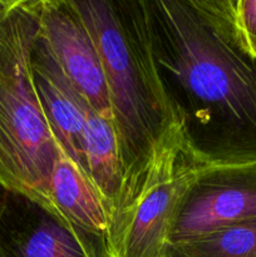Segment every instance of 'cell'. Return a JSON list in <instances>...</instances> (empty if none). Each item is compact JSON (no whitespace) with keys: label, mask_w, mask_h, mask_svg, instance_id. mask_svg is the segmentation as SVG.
Instances as JSON below:
<instances>
[{"label":"cell","mask_w":256,"mask_h":257,"mask_svg":"<svg viewBox=\"0 0 256 257\" xmlns=\"http://www.w3.org/2000/svg\"><path fill=\"white\" fill-rule=\"evenodd\" d=\"M153 49L188 141L208 162H256V60L217 0L148 2ZM163 80V83L168 82Z\"/></svg>","instance_id":"cell-1"},{"label":"cell","mask_w":256,"mask_h":257,"mask_svg":"<svg viewBox=\"0 0 256 257\" xmlns=\"http://www.w3.org/2000/svg\"><path fill=\"white\" fill-rule=\"evenodd\" d=\"M102 62L123 175L181 119L156 62L148 2L69 0Z\"/></svg>","instance_id":"cell-2"},{"label":"cell","mask_w":256,"mask_h":257,"mask_svg":"<svg viewBox=\"0 0 256 257\" xmlns=\"http://www.w3.org/2000/svg\"><path fill=\"white\" fill-rule=\"evenodd\" d=\"M37 32L38 2L0 0V186L59 217L49 197L57 140L38 98L30 63Z\"/></svg>","instance_id":"cell-3"},{"label":"cell","mask_w":256,"mask_h":257,"mask_svg":"<svg viewBox=\"0 0 256 257\" xmlns=\"http://www.w3.org/2000/svg\"><path fill=\"white\" fill-rule=\"evenodd\" d=\"M211 163L192 147L182 119L171 125L123 175L108 216V257H166L181 202Z\"/></svg>","instance_id":"cell-4"},{"label":"cell","mask_w":256,"mask_h":257,"mask_svg":"<svg viewBox=\"0 0 256 257\" xmlns=\"http://www.w3.org/2000/svg\"><path fill=\"white\" fill-rule=\"evenodd\" d=\"M256 218V162L203 168L181 202L171 243Z\"/></svg>","instance_id":"cell-5"},{"label":"cell","mask_w":256,"mask_h":257,"mask_svg":"<svg viewBox=\"0 0 256 257\" xmlns=\"http://www.w3.org/2000/svg\"><path fill=\"white\" fill-rule=\"evenodd\" d=\"M0 257H108L105 241L0 186Z\"/></svg>","instance_id":"cell-6"},{"label":"cell","mask_w":256,"mask_h":257,"mask_svg":"<svg viewBox=\"0 0 256 257\" xmlns=\"http://www.w3.org/2000/svg\"><path fill=\"white\" fill-rule=\"evenodd\" d=\"M38 34L89 107L113 120L99 54L69 0L38 2Z\"/></svg>","instance_id":"cell-7"},{"label":"cell","mask_w":256,"mask_h":257,"mask_svg":"<svg viewBox=\"0 0 256 257\" xmlns=\"http://www.w3.org/2000/svg\"><path fill=\"white\" fill-rule=\"evenodd\" d=\"M30 63L35 90L55 140L83 167L82 133L89 104L63 72L38 32Z\"/></svg>","instance_id":"cell-8"},{"label":"cell","mask_w":256,"mask_h":257,"mask_svg":"<svg viewBox=\"0 0 256 257\" xmlns=\"http://www.w3.org/2000/svg\"><path fill=\"white\" fill-rule=\"evenodd\" d=\"M49 197L60 218L105 241L109 208L84 168L57 141Z\"/></svg>","instance_id":"cell-9"},{"label":"cell","mask_w":256,"mask_h":257,"mask_svg":"<svg viewBox=\"0 0 256 257\" xmlns=\"http://www.w3.org/2000/svg\"><path fill=\"white\" fill-rule=\"evenodd\" d=\"M83 167L89 175L108 208L122 185L123 166L113 120L88 110L82 133Z\"/></svg>","instance_id":"cell-10"},{"label":"cell","mask_w":256,"mask_h":257,"mask_svg":"<svg viewBox=\"0 0 256 257\" xmlns=\"http://www.w3.org/2000/svg\"><path fill=\"white\" fill-rule=\"evenodd\" d=\"M166 257H256V218L171 243Z\"/></svg>","instance_id":"cell-11"},{"label":"cell","mask_w":256,"mask_h":257,"mask_svg":"<svg viewBox=\"0 0 256 257\" xmlns=\"http://www.w3.org/2000/svg\"><path fill=\"white\" fill-rule=\"evenodd\" d=\"M217 5L235 42L256 60V0H217Z\"/></svg>","instance_id":"cell-12"}]
</instances>
